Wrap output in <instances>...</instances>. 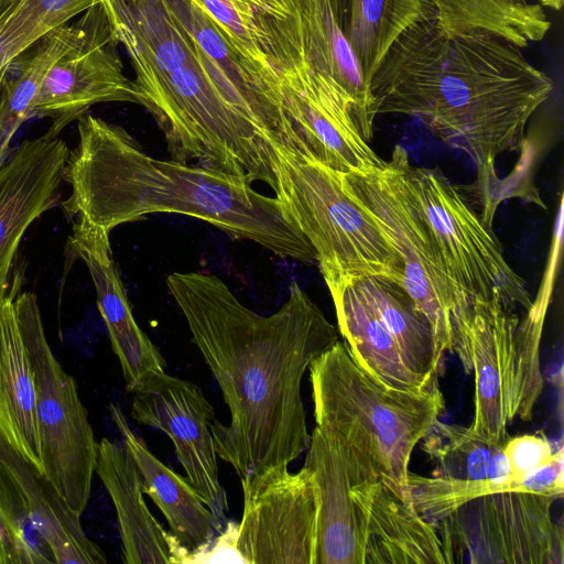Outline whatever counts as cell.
Instances as JSON below:
<instances>
[{
	"mask_svg": "<svg viewBox=\"0 0 564 564\" xmlns=\"http://www.w3.org/2000/svg\"><path fill=\"white\" fill-rule=\"evenodd\" d=\"M109 236V231L78 217L68 236L67 251L88 269L126 389L133 392L149 378L164 373L165 360L133 317Z\"/></svg>",
	"mask_w": 564,
	"mask_h": 564,
	"instance_id": "obj_20",
	"label": "cell"
},
{
	"mask_svg": "<svg viewBox=\"0 0 564 564\" xmlns=\"http://www.w3.org/2000/svg\"><path fill=\"white\" fill-rule=\"evenodd\" d=\"M240 481L237 546L246 564H313L316 500L310 469L274 467Z\"/></svg>",
	"mask_w": 564,
	"mask_h": 564,
	"instance_id": "obj_14",
	"label": "cell"
},
{
	"mask_svg": "<svg viewBox=\"0 0 564 564\" xmlns=\"http://www.w3.org/2000/svg\"><path fill=\"white\" fill-rule=\"evenodd\" d=\"M520 319L499 294L463 305L454 317L456 346L466 372L475 378L474 419L469 429L494 442L508 438L512 410L514 334Z\"/></svg>",
	"mask_w": 564,
	"mask_h": 564,
	"instance_id": "obj_15",
	"label": "cell"
},
{
	"mask_svg": "<svg viewBox=\"0 0 564 564\" xmlns=\"http://www.w3.org/2000/svg\"><path fill=\"white\" fill-rule=\"evenodd\" d=\"M553 271H547V279L525 317L519 322L514 334V362L512 373V410L514 417L530 420L534 405L543 389L540 370V343L549 300L553 285Z\"/></svg>",
	"mask_w": 564,
	"mask_h": 564,
	"instance_id": "obj_31",
	"label": "cell"
},
{
	"mask_svg": "<svg viewBox=\"0 0 564 564\" xmlns=\"http://www.w3.org/2000/svg\"><path fill=\"white\" fill-rule=\"evenodd\" d=\"M441 26L451 33L479 30L523 48L550 30L541 4L513 0H425Z\"/></svg>",
	"mask_w": 564,
	"mask_h": 564,
	"instance_id": "obj_28",
	"label": "cell"
},
{
	"mask_svg": "<svg viewBox=\"0 0 564 564\" xmlns=\"http://www.w3.org/2000/svg\"><path fill=\"white\" fill-rule=\"evenodd\" d=\"M14 305L33 369L43 474L67 506L82 514L90 496L98 443L75 379L48 345L36 295L17 291Z\"/></svg>",
	"mask_w": 564,
	"mask_h": 564,
	"instance_id": "obj_8",
	"label": "cell"
},
{
	"mask_svg": "<svg viewBox=\"0 0 564 564\" xmlns=\"http://www.w3.org/2000/svg\"><path fill=\"white\" fill-rule=\"evenodd\" d=\"M133 394L131 417L171 438L186 479L225 525L228 500L210 430L215 411L200 388L164 372L142 382Z\"/></svg>",
	"mask_w": 564,
	"mask_h": 564,
	"instance_id": "obj_16",
	"label": "cell"
},
{
	"mask_svg": "<svg viewBox=\"0 0 564 564\" xmlns=\"http://www.w3.org/2000/svg\"><path fill=\"white\" fill-rule=\"evenodd\" d=\"M513 1L519 2V3H525V2H528L527 0H513Z\"/></svg>",
	"mask_w": 564,
	"mask_h": 564,
	"instance_id": "obj_38",
	"label": "cell"
},
{
	"mask_svg": "<svg viewBox=\"0 0 564 564\" xmlns=\"http://www.w3.org/2000/svg\"><path fill=\"white\" fill-rule=\"evenodd\" d=\"M541 4L552 8L554 10H560L563 4V0H540Z\"/></svg>",
	"mask_w": 564,
	"mask_h": 564,
	"instance_id": "obj_37",
	"label": "cell"
},
{
	"mask_svg": "<svg viewBox=\"0 0 564 564\" xmlns=\"http://www.w3.org/2000/svg\"><path fill=\"white\" fill-rule=\"evenodd\" d=\"M166 285L230 413L228 425L210 424L217 456L240 480L289 466L311 440L303 376L339 340L338 329L296 282L268 316L246 307L212 274L174 272Z\"/></svg>",
	"mask_w": 564,
	"mask_h": 564,
	"instance_id": "obj_2",
	"label": "cell"
},
{
	"mask_svg": "<svg viewBox=\"0 0 564 564\" xmlns=\"http://www.w3.org/2000/svg\"><path fill=\"white\" fill-rule=\"evenodd\" d=\"M327 288L334 302L338 332L360 368L393 389L422 390L433 386L408 360L356 276L339 280Z\"/></svg>",
	"mask_w": 564,
	"mask_h": 564,
	"instance_id": "obj_21",
	"label": "cell"
},
{
	"mask_svg": "<svg viewBox=\"0 0 564 564\" xmlns=\"http://www.w3.org/2000/svg\"><path fill=\"white\" fill-rule=\"evenodd\" d=\"M77 132L63 174L70 186L61 202L67 216L83 217L110 232L149 214L175 213L207 221L281 258L317 260L283 204L254 191L247 177L153 158L122 127L89 113L77 120Z\"/></svg>",
	"mask_w": 564,
	"mask_h": 564,
	"instance_id": "obj_4",
	"label": "cell"
},
{
	"mask_svg": "<svg viewBox=\"0 0 564 564\" xmlns=\"http://www.w3.org/2000/svg\"><path fill=\"white\" fill-rule=\"evenodd\" d=\"M95 473L115 506L126 564H172V538L150 512L137 465L123 443H98Z\"/></svg>",
	"mask_w": 564,
	"mask_h": 564,
	"instance_id": "obj_22",
	"label": "cell"
},
{
	"mask_svg": "<svg viewBox=\"0 0 564 564\" xmlns=\"http://www.w3.org/2000/svg\"><path fill=\"white\" fill-rule=\"evenodd\" d=\"M553 85L521 47L488 32L451 33L426 12L393 43L370 90L375 112L417 118L473 159L478 181H499L497 156L517 150Z\"/></svg>",
	"mask_w": 564,
	"mask_h": 564,
	"instance_id": "obj_3",
	"label": "cell"
},
{
	"mask_svg": "<svg viewBox=\"0 0 564 564\" xmlns=\"http://www.w3.org/2000/svg\"><path fill=\"white\" fill-rule=\"evenodd\" d=\"M0 564H19V554L13 538L0 514Z\"/></svg>",
	"mask_w": 564,
	"mask_h": 564,
	"instance_id": "obj_36",
	"label": "cell"
},
{
	"mask_svg": "<svg viewBox=\"0 0 564 564\" xmlns=\"http://www.w3.org/2000/svg\"><path fill=\"white\" fill-rule=\"evenodd\" d=\"M2 80H0V88H1Z\"/></svg>",
	"mask_w": 564,
	"mask_h": 564,
	"instance_id": "obj_39",
	"label": "cell"
},
{
	"mask_svg": "<svg viewBox=\"0 0 564 564\" xmlns=\"http://www.w3.org/2000/svg\"><path fill=\"white\" fill-rule=\"evenodd\" d=\"M111 417L122 435L142 479V489L164 514L181 545L194 550L224 528L196 489L163 464L130 429L120 406L110 405Z\"/></svg>",
	"mask_w": 564,
	"mask_h": 564,
	"instance_id": "obj_25",
	"label": "cell"
},
{
	"mask_svg": "<svg viewBox=\"0 0 564 564\" xmlns=\"http://www.w3.org/2000/svg\"><path fill=\"white\" fill-rule=\"evenodd\" d=\"M392 152L462 302L499 294L506 307L529 310L525 283L507 263L491 226L441 172L412 165L401 145Z\"/></svg>",
	"mask_w": 564,
	"mask_h": 564,
	"instance_id": "obj_7",
	"label": "cell"
},
{
	"mask_svg": "<svg viewBox=\"0 0 564 564\" xmlns=\"http://www.w3.org/2000/svg\"><path fill=\"white\" fill-rule=\"evenodd\" d=\"M304 466L315 489L313 564H364V541L352 487L377 474L357 449L327 427L316 425Z\"/></svg>",
	"mask_w": 564,
	"mask_h": 564,
	"instance_id": "obj_17",
	"label": "cell"
},
{
	"mask_svg": "<svg viewBox=\"0 0 564 564\" xmlns=\"http://www.w3.org/2000/svg\"><path fill=\"white\" fill-rule=\"evenodd\" d=\"M251 12L258 41L275 44L321 77L348 106L369 142L373 97L336 21L330 0H239Z\"/></svg>",
	"mask_w": 564,
	"mask_h": 564,
	"instance_id": "obj_10",
	"label": "cell"
},
{
	"mask_svg": "<svg viewBox=\"0 0 564 564\" xmlns=\"http://www.w3.org/2000/svg\"><path fill=\"white\" fill-rule=\"evenodd\" d=\"M308 370L316 425L357 449L411 501L412 452L445 409L437 382L422 390L390 388L360 368L340 340L316 357Z\"/></svg>",
	"mask_w": 564,
	"mask_h": 564,
	"instance_id": "obj_5",
	"label": "cell"
},
{
	"mask_svg": "<svg viewBox=\"0 0 564 564\" xmlns=\"http://www.w3.org/2000/svg\"><path fill=\"white\" fill-rule=\"evenodd\" d=\"M290 151L340 173L366 174L386 165L358 132L345 101L299 61L273 55Z\"/></svg>",
	"mask_w": 564,
	"mask_h": 564,
	"instance_id": "obj_13",
	"label": "cell"
},
{
	"mask_svg": "<svg viewBox=\"0 0 564 564\" xmlns=\"http://www.w3.org/2000/svg\"><path fill=\"white\" fill-rule=\"evenodd\" d=\"M107 0H0V80L50 31Z\"/></svg>",
	"mask_w": 564,
	"mask_h": 564,
	"instance_id": "obj_29",
	"label": "cell"
},
{
	"mask_svg": "<svg viewBox=\"0 0 564 564\" xmlns=\"http://www.w3.org/2000/svg\"><path fill=\"white\" fill-rule=\"evenodd\" d=\"M510 490L530 491L525 477L522 480H464L409 474L411 502L419 513L432 521L448 516L462 505L480 496Z\"/></svg>",
	"mask_w": 564,
	"mask_h": 564,
	"instance_id": "obj_32",
	"label": "cell"
},
{
	"mask_svg": "<svg viewBox=\"0 0 564 564\" xmlns=\"http://www.w3.org/2000/svg\"><path fill=\"white\" fill-rule=\"evenodd\" d=\"M503 453L508 459L510 478L522 480L529 473L550 462L555 449L544 434L535 433L508 436Z\"/></svg>",
	"mask_w": 564,
	"mask_h": 564,
	"instance_id": "obj_35",
	"label": "cell"
},
{
	"mask_svg": "<svg viewBox=\"0 0 564 564\" xmlns=\"http://www.w3.org/2000/svg\"><path fill=\"white\" fill-rule=\"evenodd\" d=\"M364 564H452L457 556L440 520L419 513L378 474L352 487Z\"/></svg>",
	"mask_w": 564,
	"mask_h": 564,
	"instance_id": "obj_18",
	"label": "cell"
},
{
	"mask_svg": "<svg viewBox=\"0 0 564 564\" xmlns=\"http://www.w3.org/2000/svg\"><path fill=\"white\" fill-rule=\"evenodd\" d=\"M330 1L369 87L389 48L430 7L425 0Z\"/></svg>",
	"mask_w": 564,
	"mask_h": 564,
	"instance_id": "obj_26",
	"label": "cell"
},
{
	"mask_svg": "<svg viewBox=\"0 0 564 564\" xmlns=\"http://www.w3.org/2000/svg\"><path fill=\"white\" fill-rule=\"evenodd\" d=\"M556 499L510 490L475 498L440 519L456 555L475 564H563V529L552 519Z\"/></svg>",
	"mask_w": 564,
	"mask_h": 564,
	"instance_id": "obj_11",
	"label": "cell"
},
{
	"mask_svg": "<svg viewBox=\"0 0 564 564\" xmlns=\"http://www.w3.org/2000/svg\"><path fill=\"white\" fill-rule=\"evenodd\" d=\"M0 465L11 477L55 564H106L102 550L85 534L53 484L0 435Z\"/></svg>",
	"mask_w": 564,
	"mask_h": 564,
	"instance_id": "obj_23",
	"label": "cell"
},
{
	"mask_svg": "<svg viewBox=\"0 0 564 564\" xmlns=\"http://www.w3.org/2000/svg\"><path fill=\"white\" fill-rule=\"evenodd\" d=\"M422 441L423 449L436 464L435 476L464 480L486 479L492 457L505 444L484 438L469 426L440 420Z\"/></svg>",
	"mask_w": 564,
	"mask_h": 564,
	"instance_id": "obj_30",
	"label": "cell"
},
{
	"mask_svg": "<svg viewBox=\"0 0 564 564\" xmlns=\"http://www.w3.org/2000/svg\"><path fill=\"white\" fill-rule=\"evenodd\" d=\"M239 523L227 521L223 530L212 540L200 544L194 550L181 545L177 539L172 538V564H204V563H242L237 542Z\"/></svg>",
	"mask_w": 564,
	"mask_h": 564,
	"instance_id": "obj_34",
	"label": "cell"
},
{
	"mask_svg": "<svg viewBox=\"0 0 564 564\" xmlns=\"http://www.w3.org/2000/svg\"><path fill=\"white\" fill-rule=\"evenodd\" d=\"M69 149L48 130L24 140L0 167V297L28 228L59 203Z\"/></svg>",
	"mask_w": 564,
	"mask_h": 564,
	"instance_id": "obj_19",
	"label": "cell"
},
{
	"mask_svg": "<svg viewBox=\"0 0 564 564\" xmlns=\"http://www.w3.org/2000/svg\"><path fill=\"white\" fill-rule=\"evenodd\" d=\"M0 514L17 545L21 564H53L54 557L36 531L11 477L0 465Z\"/></svg>",
	"mask_w": 564,
	"mask_h": 564,
	"instance_id": "obj_33",
	"label": "cell"
},
{
	"mask_svg": "<svg viewBox=\"0 0 564 564\" xmlns=\"http://www.w3.org/2000/svg\"><path fill=\"white\" fill-rule=\"evenodd\" d=\"M75 34L42 83L31 119L50 118L48 131L59 135L96 104H139L133 80L124 73L119 42L102 3L75 19Z\"/></svg>",
	"mask_w": 564,
	"mask_h": 564,
	"instance_id": "obj_12",
	"label": "cell"
},
{
	"mask_svg": "<svg viewBox=\"0 0 564 564\" xmlns=\"http://www.w3.org/2000/svg\"><path fill=\"white\" fill-rule=\"evenodd\" d=\"M343 177L355 198L373 216L403 262L401 285L427 318L438 348L454 352V317L465 305L449 279L426 225L415 207L395 154L381 169Z\"/></svg>",
	"mask_w": 564,
	"mask_h": 564,
	"instance_id": "obj_9",
	"label": "cell"
},
{
	"mask_svg": "<svg viewBox=\"0 0 564 564\" xmlns=\"http://www.w3.org/2000/svg\"><path fill=\"white\" fill-rule=\"evenodd\" d=\"M135 73L140 105L172 160L275 188V147H289L276 76L245 59L188 0H107Z\"/></svg>",
	"mask_w": 564,
	"mask_h": 564,
	"instance_id": "obj_1",
	"label": "cell"
},
{
	"mask_svg": "<svg viewBox=\"0 0 564 564\" xmlns=\"http://www.w3.org/2000/svg\"><path fill=\"white\" fill-rule=\"evenodd\" d=\"M74 34L73 19L46 33L7 68L0 88V167L8 159L13 135L31 119L46 74L69 46Z\"/></svg>",
	"mask_w": 564,
	"mask_h": 564,
	"instance_id": "obj_27",
	"label": "cell"
},
{
	"mask_svg": "<svg viewBox=\"0 0 564 564\" xmlns=\"http://www.w3.org/2000/svg\"><path fill=\"white\" fill-rule=\"evenodd\" d=\"M273 192L317 256L326 284L362 275L402 283L403 262L343 173L275 147Z\"/></svg>",
	"mask_w": 564,
	"mask_h": 564,
	"instance_id": "obj_6",
	"label": "cell"
},
{
	"mask_svg": "<svg viewBox=\"0 0 564 564\" xmlns=\"http://www.w3.org/2000/svg\"><path fill=\"white\" fill-rule=\"evenodd\" d=\"M15 293L17 288L0 297V435L43 474L34 376Z\"/></svg>",
	"mask_w": 564,
	"mask_h": 564,
	"instance_id": "obj_24",
	"label": "cell"
}]
</instances>
